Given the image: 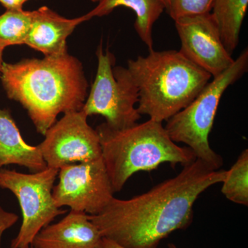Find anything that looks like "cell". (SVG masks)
Instances as JSON below:
<instances>
[{"label":"cell","instance_id":"cell-11","mask_svg":"<svg viewBox=\"0 0 248 248\" xmlns=\"http://www.w3.org/2000/svg\"><path fill=\"white\" fill-rule=\"evenodd\" d=\"M103 236L89 215L73 211L62 219L49 224L36 235L35 248H99Z\"/></svg>","mask_w":248,"mask_h":248},{"label":"cell","instance_id":"cell-12","mask_svg":"<svg viewBox=\"0 0 248 248\" xmlns=\"http://www.w3.org/2000/svg\"><path fill=\"white\" fill-rule=\"evenodd\" d=\"M86 15L67 19L47 6L32 11V20L24 45L42 52L45 57H57L68 53L66 40L76 28L89 21Z\"/></svg>","mask_w":248,"mask_h":248},{"label":"cell","instance_id":"cell-8","mask_svg":"<svg viewBox=\"0 0 248 248\" xmlns=\"http://www.w3.org/2000/svg\"><path fill=\"white\" fill-rule=\"evenodd\" d=\"M87 119L82 110L66 112L47 130L37 146L47 167L60 170L102 158L99 135Z\"/></svg>","mask_w":248,"mask_h":248},{"label":"cell","instance_id":"cell-23","mask_svg":"<svg viewBox=\"0 0 248 248\" xmlns=\"http://www.w3.org/2000/svg\"><path fill=\"white\" fill-rule=\"evenodd\" d=\"M91 1H100V0H91Z\"/></svg>","mask_w":248,"mask_h":248},{"label":"cell","instance_id":"cell-10","mask_svg":"<svg viewBox=\"0 0 248 248\" xmlns=\"http://www.w3.org/2000/svg\"><path fill=\"white\" fill-rule=\"evenodd\" d=\"M180 38L181 53L214 78L226 71L234 60L227 51L211 13L174 20Z\"/></svg>","mask_w":248,"mask_h":248},{"label":"cell","instance_id":"cell-4","mask_svg":"<svg viewBox=\"0 0 248 248\" xmlns=\"http://www.w3.org/2000/svg\"><path fill=\"white\" fill-rule=\"evenodd\" d=\"M102 157L114 192L123 189L135 173L150 172L169 163L173 168L196 159L188 147H181L170 138L161 122L149 120L116 130L104 122L98 125Z\"/></svg>","mask_w":248,"mask_h":248},{"label":"cell","instance_id":"cell-17","mask_svg":"<svg viewBox=\"0 0 248 248\" xmlns=\"http://www.w3.org/2000/svg\"><path fill=\"white\" fill-rule=\"evenodd\" d=\"M32 20V11L6 10L0 16V48L25 43Z\"/></svg>","mask_w":248,"mask_h":248},{"label":"cell","instance_id":"cell-20","mask_svg":"<svg viewBox=\"0 0 248 248\" xmlns=\"http://www.w3.org/2000/svg\"><path fill=\"white\" fill-rule=\"evenodd\" d=\"M29 0H0V4L6 10H23V5Z\"/></svg>","mask_w":248,"mask_h":248},{"label":"cell","instance_id":"cell-21","mask_svg":"<svg viewBox=\"0 0 248 248\" xmlns=\"http://www.w3.org/2000/svg\"><path fill=\"white\" fill-rule=\"evenodd\" d=\"M169 248H178L177 246L174 244H170L168 246ZM99 248H125L122 247L120 245L117 244L115 241H112L107 238L103 237L102 242H101L100 246Z\"/></svg>","mask_w":248,"mask_h":248},{"label":"cell","instance_id":"cell-13","mask_svg":"<svg viewBox=\"0 0 248 248\" xmlns=\"http://www.w3.org/2000/svg\"><path fill=\"white\" fill-rule=\"evenodd\" d=\"M9 165L25 167L32 172L47 168L39 147L24 141L10 111L0 108V169Z\"/></svg>","mask_w":248,"mask_h":248},{"label":"cell","instance_id":"cell-5","mask_svg":"<svg viewBox=\"0 0 248 248\" xmlns=\"http://www.w3.org/2000/svg\"><path fill=\"white\" fill-rule=\"evenodd\" d=\"M248 69V50L245 49L226 71L209 81L185 108L166 121L165 128L174 143H185L196 159L210 169L219 170L223 158L210 146L209 135L213 128L220 101L225 91Z\"/></svg>","mask_w":248,"mask_h":248},{"label":"cell","instance_id":"cell-7","mask_svg":"<svg viewBox=\"0 0 248 248\" xmlns=\"http://www.w3.org/2000/svg\"><path fill=\"white\" fill-rule=\"evenodd\" d=\"M59 170L46 168L26 174L16 170L0 169V188L12 192L19 202L22 221L11 248H26L32 244L37 233L67 210L58 208L53 197V189Z\"/></svg>","mask_w":248,"mask_h":248},{"label":"cell","instance_id":"cell-9","mask_svg":"<svg viewBox=\"0 0 248 248\" xmlns=\"http://www.w3.org/2000/svg\"><path fill=\"white\" fill-rule=\"evenodd\" d=\"M53 197L58 208L97 215L114 198L113 189L102 157L59 170Z\"/></svg>","mask_w":248,"mask_h":248},{"label":"cell","instance_id":"cell-22","mask_svg":"<svg viewBox=\"0 0 248 248\" xmlns=\"http://www.w3.org/2000/svg\"><path fill=\"white\" fill-rule=\"evenodd\" d=\"M3 51L4 50L0 48V73H1V66H2L3 62H3Z\"/></svg>","mask_w":248,"mask_h":248},{"label":"cell","instance_id":"cell-1","mask_svg":"<svg viewBox=\"0 0 248 248\" xmlns=\"http://www.w3.org/2000/svg\"><path fill=\"white\" fill-rule=\"evenodd\" d=\"M226 170L196 159L177 176L129 200L114 197L97 215H89L104 238L125 248H158L162 240L193 220V206L203 192L224 180Z\"/></svg>","mask_w":248,"mask_h":248},{"label":"cell","instance_id":"cell-15","mask_svg":"<svg viewBox=\"0 0 248 248\" xmlns=\"http://www.w3.org/2000/svg\"><path fill=\"white\" fill-rule=\"evenodd\" d=\"M248 0H215L211 13L218 27L222 42L230 55L239 45L241 26Z\"/></svg>","mask_w":248,"mask_h":248},{"label":"cell","instance_id":"cell-24","mask_svg":"<svg viewBox=\"0 0 248 248\" xmlns=\"http://www.w3.org/2000/svg\"><path fill=\"white\" fill-rule=\"evenodd\" d=\"M26 248H35L32 247V246H29V247Z\"/></svg>","mask_w":248,"mask_h":248},{"label":"cell","instance_id":"cell-25","mask_svg":"<svg viewBox=\"0 0 248 248\" xmlns=\"http://www.w3.org/2000/svg\"><path fill=\"white\" fill-rule=\"evenodd\" d=\"M167 1H168V0H166V2H167Z\"/></svg>","mask_w":248,"mask_h":248},{"label":"cell","instance_id":"cell-2","mask_svg":"<svg viewBox=\"0 0 248 248\" xmlns=\"http://www.w3.org/2000/svg\"><path fill=\"white\" fill-rule=\"evenodd\" d=\"M0 81L9 99L22 106L42 135L60 114L82 110L87 99L84 68L68 53L16 63L3 62Z\"/></svg>","mask_w":248,"mask_h":248},{"label":"cell","instance_id":"cell-16","mask_svg":"<svg viewBox=\"0 0 248 248\" xmlns=\"http://www.w3.org/2000/svg\"><path fill=\"white\" fill-rule=\"evenodd\" d=\"M221 192L227 200L248 205V150L241 152L222 182Z\"/></svg>","mask_w":248,"mask_h":248},{"label":"cell","instance_id":"cell-19","mask_svg":"<svg viewBox=\"0 0 248 248\" xmlns=\"http://www.w3.org/2000/svg\"><path fill=\"white\" fill-rule=\"evenodd\" d=\"M16 214L6 211L0 205V248H1V239L5 232L14 226L18 221Z\"/></svg>","mask_w":248,"mask_h":248},{"label":"cell","instance_id":"cell-3","mask_svg":"<svg viewBox=\"0 0 248 248\" xmlns=\"http://www.w3.org/2000/svg\"><path fill=\"white\" fill-rule=\"evenodd\" d=\"M127 68L138 88L139 113L161 123L185 108L212 78L174 50H151L129 60Z\"/></svg>","mask_w":248,"mask_h":248},{"label":"cell","instance_id":"cell-14","mask_svg":"<svg viewBox=\"0 0 248 248\" xmlns=\"http://www.w3.org/2000/svg\"><path fill=\"white\" fill-rule=\"evenodd\" d=\"M120 6L133 10L136 15L134 27L149 51L153 49V29L155 23L166 10V0H100L99 4L86 16L88 19L103 17Z\"/></svg>","mask_w":248,"mask_h":248},{"label":"cell","instance_id":"cell-6","mask_svg":"<svg viewBox=\"0 0 248 248\" xmlns=\"http://www.w3.org/2000/svg\"><path fill=\"white\" fill-rule=\"evenodd\" d=\"M98 66L95 79L83 112L88 117L101 115L110 128L121 130L138 124L141 115L135 105L139 90L128 68L114 66V55L102 45L97 50Z\"/></svg>","mask_w":248,"mask_h":248},{"label":"cell","instance_id":"cell-18","mask_svg":"<svg viewBox=\"0 0 248 248\" xmlns=\"http://www.w3.org/2000/svg\"><path fill=\"white\" fill-rule=\"evenodd\" d=\"M215 0H168L166 11L173 20L211 12Z\"/></svg>","mask_w":248,"mask_h":248}]
</instances>
